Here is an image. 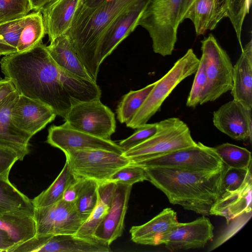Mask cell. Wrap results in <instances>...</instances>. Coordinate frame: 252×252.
<instances>
[{
	"label": "cell",
	"instance_id": "obj_1",
	"mask_svg": "<svg viewBox=\"0 0 252 252\" xmlns=\"http://www.w3.org/2000/svg\"><path fill=\"white\" fill-rule=\"evenodd\" d=\"M143 168L148 181L163 192L171 204L186 210L209 215L219 197L223 167L215 171L163 167Z\"/></svg>",
	"mask_w": 252,
	"mask_h": 252
},
{
	"label": "cell",
	"instance_id": "obj_2",
	"mask_svg": "<svg viewBox=\"0 0 252 252\" xmlns=\"http://www.w3.org/2000/svg\"><path fill=\"white\" fill-rule=\"evenodd\" d=\"M149 0H104L91 8H78L66 34L81 62L96 82L99 65L96 53L100 38L108 26L128 9Z\"/></svg>",
	"mask_w": 252,
	"mask_h": 252
},
{
	"label": "cell",
	"instance_id": "obj_3",
	"mask_svg": "<svg viewBox=\"0 0 252 252\" xmlns=\"http://www.w3.org/2000/svg\"><path fill=\"white\" fill-rule=\"evenodd\" d=\"M182 0H149L138 22L149 33L154 52L171 55L177 39Z\"/></svg>",
	"mask_w": 252,
	"mask_h": 252
},
{
	"label": "cell",
	"instance_id": "obj_4",
	"mask_svg": "<svg viewBox=\"0 0 252 252\" xmlns=\"http://www.w3.org/2000/svg\"><path fill=\"white\" fill-rule=\"evenodd\" d=\"M157 123L154 134L123 153L130 163L196 145L189 127L179 118L171 117Z\"/></svg>",
	"mask_w": 252,
	"mask_h": 252
},
{
	"label": "cell",
	"instance_id": "obj_5",
	"mask_svg": "<svg viewBox=\"0 0 252 252\" xmlns=\"http://www.w3.org/2000/svg\"><path fill=\"white\" fill-rule=\"evenodd\" d=\"M199 63V59L192 49H189L164 76L155 82L142 106L132 120L126 124V126L136 129L147 124L160 109L174 89L183 80L195 73Z\"/></svg>",
	"mask_w": 252,
	"mask_h": 252
},
{
	"label": "cell",
	"instance_id": "obj_6",
	"mask_svg": "<svg viewBox=\"0 0 252 252\" xmlns=\"http://www.w3.org/2000/svg\"><path fill=\"white\" fill-rule=\"evenodd\" d=\"M70 173L76 179L108 181L118 169L130 163L123 154L99 149L76 150L64 153Z\"/></svg>",
	"mask_w": 252,
	"mask_h": 252
},
{
	"label": "cell",
	"instance_id": "obj_7",
	"mask_svg": "<svg viewBox=\"0 0 252 252\" xmlns=\"http://www.w3.org/2000/svg\"><path fill=\"white\" fill-rule=\"evenodd\" d=\"M202 57L205 62L206 82L199 104L214 101L230 91L233 65L225 50L210 33L201 41Z\"/></svg>",
	"mask_w": 252,
	"mask_h": 252
},
{
	"label": "cell",
	"instance_id": "obj_8",
	"mask_svg": "<svg viewBox=\"0 0 252 252\" xmlns=\"http://www.w3.org/2000/svg\"><path fill=\"white\" fill-rule=\"evenodd\" d=\"M131 164L142 168L163 167L195 171H215L223 167L213 148L200 142L193 146Z\"/></svg>",
	"mask_w": 252,
	"mask_h": 252
},
{
	"label": "cell",
	"instance_id": "obj_9",
	"mask_svg": "<svg viewBox=\"0 0 252 252\" xmlns=\"http://www.w3.org/2000/svg\"><path fill=\"white\" fill-rule=\"evenodd\" d=\"M64 120L72 128L104 139H111L116 128L115 114L100 99L74 105Z\"/></svg>",
	"mask_w": 252,
	"mask_h": 252
},
{
	"label": "cell",
	"instance_id": "obj_10",
	"mask_svg": "<svg viewBox=\"0 0 252 252\" xmlns=\"http://www.w3.org/2000/svg\"><path fill=\"white\" fill-rule=\"evenodd\" d=\"M110 245L96 239H88L72 234L36 235L14 245L8 252H109Z\"/></svg>",
	"mask_w": 252,
	"mask_h": 252
},
{
	"label": "cell",
	"instance_id": "obj_11",
	"mask_svg": "<svg viewBox=\"0 0 252 252\" xmlns=\"http://www.w3.org/2000/svg\"><path fill=\"white\" fill-rule=\"evenodd\" d=\"M36 235H74L84 222L75 202L63 199L50 205L35 208Z\"/></svg>",
	"mask_w": 252,
	"mask_h": 252
},
{
	"label": "cell",
	"instance_id": "obj_12",
	"mask_svg": "<svg viewBox=\"0 0 252 252\" xmlns=\"http://www.w3.org/2000/svg\"><path fill=\"white\" fill-rule=\"evenodd\" d=\"M214 226L203 216L191 222H178L162 236L158 245H164L170 251L203 248L214 237Z\"/></svg>",
	"mask_w": 252,
	"mask_h": 252
},
{
	"label": "cell",
	"instance_id": "obj_13",
	"mask_svg": "<svg viewBox=\"0 0 252 252\" xmlns=\"http://www.w3.org/2000/svg\"><path fill=\"white\" fill-rule=\"evenodd\" d=\"M47 143L62 150L64 154L72 150L99 149L119 154L124 152L120 146L111 139L98 138L74 129L65 123L52 126L48 130Z\"/></svg>",
	"mask_w": 252,
	"mask_h": 252
},
{
	"label": "cell",
	"instance_id": "obj_14",
	"mask_svg": "<svg viewBox=\"0 0 252 252\" xmlns=\"http://www.w3.org/2000/svg\"><path fill=\"white\" fill-rule=\"evenodd\" d=\"M252 121V109L233 99L221 105L213 114L214 126L236 140L251 141Z\"/></svg>",
	"mask_w": 252,
	"mask_h": 252
},
{
	"label": "cell",
	"instance_id": "obj_15",
	"mask_svg": "<svg viewBox=\"0 0 252 252\" xmlns=\"http://www.w3.org/2000/svg\"><path fill=\"white\" fill-rule=\"evenodd\" d=\"M56 116L47 105L20 94L11 111L13 124L32 136L54 121Z\"/></svg>",
	"mask_w": 252,
	"mask_h": 252
},
{
	"label": "cell",
	"instance_id": "obj_16",
	"mask_svg": "<svg viewBox=\"0 0 252 252\" xmlns=\"http://www.w3.org/2000/svg\"><path fill=\"white\" fill-rule=\"evenodd\" d=\"M148 2L135 5L119 15L102 34L96 59L100 66L118 45L138 26V20Z\"/></svg>",
	"mask_w": 252,
	"mask_h": 252
},
{
	"label": "cell",
	"instance_id": "obj_17",
	"mask_svg": "<svg viewBox=\"0 0 252 252\" xmlns=\"http://www.w3.org/2000/svg\"><path fill=\"white\" fill-rule=\"evenodd\" d=\"M109 210L95 231L94 237L110 244L122 235L125 218L132 186L116 184Z\"/></svg>",
	"mask_w": 252,
	"mask_h": 252
},
{
	"label": "cell",
	"instance_id": "obj_18",
	"mask_svg": "<svg viewBox=\"0 0 252 252\" xmlns=\"http://www.w3.org/2000/svg\"><path fill=\"white\" fill-rule=\"evenodd\" d=\"M19 94L14 90L0 100V145L14 150L22 160L30 152L32 136L17 128L11 120V109Z\"/></svg>",
	"mask_w": 252,
	"mask_h": 252
},
{
	"label": "cell",
	"instance_id": "obj_19",
	"mask_svg": "<svg viewBox=\"0 0 252 252\" xmlns=\"http://www.w3.org/2000/svg\"><path fill=\"white\" fill-rule=\"evenodd\" d=\"M252 172L237 189L220 195L211 207L210 215L223 217L227 224L252 212Z\"/></svg>",
	"mask_w": 252,
	"mask_h": 252
},
{
	"label": "cell",
	"instance_id": "obj_20",
	"mask_svg": "<svg viewBox=\"0 0 252 252\" xmlns=\"http://www.w3.org/2000/svg\"><path fill=\"white\" fill-rule=\"evenodd\" d=\"M81 0H52L40 11L50 41L70 29Z\"/></svg>",
	"mask_w": 252,
	"mask_h": 252
},
{
	"label": "cell",
	"instance_id": "obj_21",
	"mask_svg": "<svg viewBox=\"0 0 252 252\" xmlns=\"http://www.w3.org/2000/svg\"><path fill=\"white\" fill-rule=\"evenodd\" d=\"M233 100L252 109V40L241 49V54L233 69L230 91Z\"/></svg>",
	"mask_w": 252,
	"mask_h": 252
},
{
	"label": "cell",
	"instance_id": "obj_22",
	"mask_svg": "<svg viewBox=\"0 0 252 252\" xmlns=\"http://www.w3.org/2000/svg\"><path fill=\"white\" fill-rule=\"evenodd\" d=\"M227 0H196L191 6L185 19L193 23L196 34H204L214 30L227 16Z\"/></svg>",
	"mask_w": 252,
	"mask_h": 252
},
{
	"label": "cell",
	"instance_id": "obj_23",
	"mask_svg": "<svg viewBox=\"0 0 252 252\" xmlns=\"http://www.w3.org/2000/svg\"><path fill=\"white\" fill-rule=\"evenodd\" d=\"M178 223L176 213L171 208H165L146 223L131 227V239L139 244L158 246L159 239Z\"/></svg>",
	"mask_w": 252,
	"mask_h": 252
},
{
	"label": "cell",
	"instance_id": "obj_24",
	"mask_svg": "<svg viewBox=\"0 0 252 252\" xmlns=\"http://www.w3.org/2000/svg\"><path fill=\"white\" fill-rule=\"evenodd\" d=\"M50 42V44L46 46L47 50L59 67L78 77L94 82L81 62L66 34Z\"/></svg>",
	"mask_w": 252,
	"mask_h": 252
},
{
	"label": "cell",
	"instance_id": "obj_25",
	"mask_svg": "<svg viewBox=\"0 0 252 252\" xmlns=\"http://www.w3.org/2000/svg\"><path fill=\"white\" fill-rule=\"evenodd\" d=\"M0 228L8 233L16 245L24 242L36 235L34 217L22 212L0 213Z\"/></svg>",
	"mask_w": 252,
	"mask_h": 252
},
{
	"label": "cell",
	"instance_id": "obj_26",
	"mask_svg": "<svg viewBox=\"0 0 252 252\" xmlns=\"http://www.w3.org/2000/svg\"><path fill=\"white\" fill-rule=\"evenodd\" d=\"M31 199L19 191L9 179L0 178V213L19 212L34 217Z\"/></svg>",
	"mask_w": 252,
	"mask_h": 252
},
{
	"label": "cell",
	"instance_id": "obj_27",
	"mask_svg": "<svg viewBox=\"0 0 252 252\" xmlns=\"http://www.w3.org/2000/svg\"><path fill=\"white\" fill-rule=\"evenodd\" d=\"M45 34V26L40 10L24 16L17 46V52H22L32 49L42 41Z\"/></svg>",
	"mask_w": 252,
	"mask_h": 252
},
{
	"label": "cell",
	"instance_id": "obj_28",
	"mask_svg": "<svg viewBox=\"0 0 252 252\" xmlns=\"http://www.w3.org/2000/svg\"><path fill=\"white\" fill-rule=\"evenodd\" d=\"M74 179L66 161L60 173L52 184L32 200L34 208L47 206L62 199L65 189Z\"/></svg>",
	"mask_w": 252,
	"mask_h": 252
},
{
	"label": "cell",
	"instance_id": "obj_29",
	"mask_svg": "<svg viewBox=\"0 0 252 252\" xmlns=\"http://www.w3.org/2000/svg\"><path fill=\"white\" fill-rule=\"evenodd\" d=\"M155 84V82L140 90H131L123 96L116 110L117 118L121 123L126 124L132 120Z\"/></svg>",
	"mask_w": 252,
	"mask_h": 252
},
{
	"label": "cell",
	"instance_id": "obj_30",
	"mask_svg": "<svg viewBox=\"0 0 252 252\" xmlns=\"http://www.w3.org/2000/svg\"><path fill=\"white\" fill-rule=\"evenodd\" d=\"M226 166L247 168L251 166V153L247 149L225 143L213 147Z\"/></svg>",
	"mask_w": 252,
	"mask_h": 252
},
{
	"label": "cell",
	"instance_id": "obj_31",
	"mask_svg": "<svg viewBox=\"0 0 252 252\" xmlns=\"http://www.w3.org/2000/svg\"><path fill=\"white\" fill-rule=\"evenodd\" d=\"M23 17L0 23V56L17 52Z\"/></svg>",
	"mask_w": 252,
	"mask_h": 252
},
{
	"label": "cell",
	"instance_id": "obj_32",
	"mask_svg": "<svg viewBox=\"0 0 252 252\" xmlns=\"http://www.w3.org/2000/svg\"><path fill=\"white\" fill-rule=\"evenodd\" d=\"M98 183L92 180H84L75 205L85 221L92 213L98 200Z\"/></svg>",
	"mask_w": 252,
	"mask_h": 252
},
{
	"label": "cell",
	"instance_id": "obj_33",
	"mask_svg": "<svg viewBox=\"0 0 252 252\" xmlns=\"http://www.w3.org/2000/svg\"><path fill=\"white\" fill-rule=\"evenodd\" d=\"M251 3L252 0H227V17L234 28L241 49L242 27L246 16L249 13Z\"/></svg>",
	"mask_w": 252,
	"mask_h": 252
},
{
	"label": "cell",
	"instance_id": "obj_34",
	"mask_svg": "<svg viewBox=\"0 0 252 252\" xmlns=\"http://www.w3.org/2000/svg\"><path fill=\"white\" fill-rule=\"evenodd\" d=\"M110 207L98 197L95 208L74 235L85 239H95L94 237L95 231L107 215Z\"/></svg>",
	"mask_w": 252,
	"mask_h": 252
},
{
	"label": "cell",
	"instance_id": "obj_35",
	"mask_svg": "<svg viewBox=\"0 0 252 252\" xmlns=\"http://www.w3.org/2000/svg\"><path fill=\"white\" fill-rule=\"evenodd\" d=\"M251 171V166L247 168L230 167L223 165L219 196L225 193L239 189Z\"/></svg>",
	"mask_w": 252,
	"mask_h": 252
},
{
	"label": "cell",
	"instance_id": "obj_36",
	"mask_svg": "<svg viewBox=\"0 0 252 252\" xmlns=\"http://www.w3.org/2000/svg\"><path fill=\"white\" fill-rule=\"evenodd\" d=\"M31 10L29 0H0V23L23 17Z\"/></svg>",
	"mask_w": 252,
	"mask_h": 252
},
{
	"label": "cell",
	"instance_id": "obj_37",
	"mask_svg": "<svg viewBox=\"0 0 252 252\" xmlns=\"http://www.w3.org/2000/svg\"><path fill=\"white\" fill-rule=\"evenodd\" d=\"M145 180L148 181V178L144 169L130 163L116 171L108 181L132 186L135 183Z\"/></svg>",
	"mask_w": 252,
	"mask_h": 252
},
{
	"label": "cell",
	"instance_id": "obj_38",
	"mask_svg": "<svg viewBox=\"0 0 252 252\" xmlns=\"http://www.w3.org/2000/svg\"><path fill=\"white\" fill-rule=\"evenodd\" d=\"M190 91L188 95L186 105L195 107L199 104L201 96L206 82L205 62L201 56Z\"/></svg>",
	"mask_w": 252,
	"mask_h": 252
},
{
	"label": "cell",
	"instance_id": "obj_39",
	"mask_svg": "<svg viewBox=\"0 0 252 252\" xmlns=\"http://www.w3.org/2000/svg\"><path fill=\"white\" fill-rule=\"evenodd\" d=\"M158 123L146 124L136 128V130L127 138L120 141L118 145L124 152L146 140L157 131Z\"/></svg>",
	"mask_w": 252,
	"mask_h": 252
},
{
	"label": "cell",
	"instance_id": "obj_40",
	"mask_svg": "<svg viewBox=\"0 0 252 252\" xmlns=\"http://www.w3.org/2000/svg\"><path fill=\"white\" fill-rule=\"evenodd\" d=\"M20 160L18 154L12 149L0 145V178L9 179L10 171Z\"/></svg>",
	"mask_w": 252,
	"mask_h": 252
},
{
	"label": "cell",
	"instance_id": "obj_41",
	"mask_svg": "<svg viewBox=\"0 0 252 252\" xmlns=\"http://www.w3.org/2000/svg\"><path fill=\"white\" fill-rule=\"evenodd\" d=\"M117 184L111 181L98 183V198L105 203L111 206L115 194Z\"/></svg>",
	"mask_w": 252,
	"mask_h": 252
},
{
	"label": "cell",
	"instance_id": "obj_42",
	"mask_svg": "<svg viewBox=\"0 0 252 252\" xmlns=\"http://www.w3.org/2000/svg\"><path fill=\"white\" fill-rule=\"evenodd\" d=\"M83 180L74 178L65 189L62 199L68 202H75Z\"/></svg>",
	"mask_w": 252,
	"mask_h": 252
},
{
	"label": "cell",
	"instance_id": "obj_43",
	"mask_svg": "<svg viewBox=\"0 0 252 252\" xmlns=\"http://www.w3.org/2000/svg\"><path fill=\"white\" fill-rule=\"evenodd\" d=\"M16 244L8 233L0 228V252H8Z\"/></svg>",
	"mask_w": 252,
	"mask_h": 252
},
{
	"label": "cell",
	"instance_id": "obj_44",
	"mask_svg": "<svg viewBox=\"0 0 252 252\" xmlns=\"http://www.w3.org/2000/svg\"><path fill=\"white\" fill-rule=\"evenodd\" d=\"M15 90L13 84L8 79L4 78L0 80V100Z\"/></svg>",
	"mask_w": 252,
	"mask_h": 252
},
{
	"label": "cell",
	"instance_id": "obj_45",
	"mask_svg": "<svg viewBox=\"0 0 252 252\" xmlns=\"http://www.w3.org/2000/svg\"><path fill=\"white\" fill-rule=\"evenodd\" d=\"M196 0H182L178 17V24H181L185 19L189 9Z\"/></svg>",
	"mask_w": 252,
	"mask_h": 252
},
{
	"label": "cell",
	"instance_id": "obj_46",
	"mask_svg": "<svg viewBox=\"0 0 252 252\" xmlns=\"http://www.w3.org/2000/svg\"><path fill=\"white\" fill-rule=\"evenodd\" d=\"M52 0H29L32 10H40Z\"/></svg>",
	"mask_w": 252,
	"mask_h": 252
},
{
	"label": "cell",
	"instance_id": "obj_47",
	"mask_svg": "<svg viewBox=\"0 0 252 252\" xmlns=\"http://www.w3.org/2000/svg\"><path fill=\"white\" fill-rule=\"evenodd\" d=\"M104 0H81L78 8H93Z\"/></svg>",
	"mask_w": 252,
	"mask_h": 252
}]
</instances>
